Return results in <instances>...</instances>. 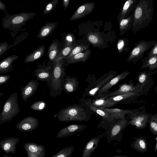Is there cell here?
I'll return each mask as SVG.
<instances>
[{
  "label": "cell",
  "instance_id": "obj_14",
  "mask_svg": "<svg viewBox=\"0 0 157 157\" xmlns=\"http://www.w3.org/2000/svg\"><path fill=\"white\" fill-rule=\"evenodd\" d=\"M95 6L93 2H86L82 5L76 10L71 17L69 21L83 18L91 13Z\"/></svg>",
  "mask_w": 157,
  "mask_h": 157
},
{
  "label": "cell",
  "instance_id": "obj_13",
  "mask_svg": "<svg viewBox=\"0 0 157 157\" xmlns=\"http://www.w3.org/2000/svg\"><path fill=\"white\" fill-rule=\"evenodd\" d=\"M134 84L132 82V80H131L129 84H123L120 85L117 90L109 93L105 96L106 95L109 98L132 92L139 93L140 91V84L138 83L135 86Z\"/></svg>",
  "mask_w": 157,
  "mask_h": 157
},
{
  "label": "cell",
  "instance_id": "obj_27",
  "mask_svg": "<svg viewBox=\"0 0 157 157\" xmlns=\"http://www.w3.org/2000/svg\"><path fill=\"white\" fill-rule=\"evenodd\" d=\"M134 19L133 11L127 18L121 20L119 23V28L121 35H123L132 27Z\"/></svg>",
  "mask_w": 157,
  "mask_h": 157
},
{
  "label": "cell",
  "instance_id": "obj_45",
  "mask_svg": "<svg viewBox=\"0 0 157 157\" xmlns=\"http://www.w3.org/2000/svg\"><path fill=\"white\" fill-rule=\"evenodd\" d=\"M10 77L11 76L10 75H6L0 76V85H2L6 83Z\"/></svg>",
  "mask_w": 157,
  "mask_h": 157
},
{
  "label": "cell",
  "instance_id": "obj_24",
  "mask_svg": "<svg viewBox=\"0 0 157 157\" xmlns=\"http://www.w3.org/2000/svg\"><path fill=\"white\" fill-rule=\"evenodd\" d=\"M58 24L56 22H48L40 29L36 37L43 39L50 35L55 30Z\"/></svg>",
  "mask_w": 157,
  "mask_h": 157
},
{
  "label": "cell",
  "instance_id": "obj_51",
  "mask_svg": "<svg viewBox=\"0 0 157 157\" xmlns=\"http://www.w3.org/2000/svg\"><path fill=\"white\" fill-rule=\"evenodd\" d=\"M155 91L157 94V84L155 89Z\"/></svg>",
  "mask_w": 157,
  "mask_h": 157
},
{
  "label": "cell",
  "instance_id": "obj_47",
  "mask_svg": "<svg viewBox=\"0 0 157 157\" xmlns=\"http://www.w3.org/2000/svg\"><path fill=\"white\" fill-rule=\"evenodd\" d=\"M46 105L45 103L43 101H40L39 106V110H42L44 109Z\"/></svg>",
  "mask_w": 157,
  "mask_h": 157
},
{
  "label": "cell",
  "instance_id": "obj_3",
  "mask_svg": "<svg viewBox=\"0 0 157 157\" xmlns=\"http://www.w3.org/2000/svg\"><path fill=\"white\" fill-rule=\"evenodd\" d=\"M36 14L34 12H21L14 14H6L2 19L3 28L13 31L18 30Z\"/></svg>",
  "mask_w": 157,
  "mask_h": 157
},
{
  "label": "cell",
  "instance_id": "obj_2",
  "mask_svg": "<svg viewBox=\"0 0 157 157\" xmlns=\"http://www.w3.org/2000/svg\"><path fill=\"white\" fill-rule=\"evenodd\" d=\"M93 114L89 109L79 103L63 108L55 116L60 121L87 122L90 119Z\"/></svg>",
  "mask_w": 157,
  "mask_h": 157
},
{
  "label": "cell",
  "instance_id": "obj_9",
  "mask_svg": "<svg viewBox=\"0 0 157 157\" xmlns=\"http://www.w3.org/2000/svg\"><path fill=\"white\" fill-rule=\"evenodd\" d=\"M79 102L80 104L89 109L93 113H96L101 116L102 119L107 123L112 124L114 122L115 119L113 116L106 110L105 108L93 105L88 98L86 99L82 98L79 100Z\"/></svg>",
  "mask_w": 157,
  "mask_h": 157
},
{
  "label": "cell",
  "instance_id": "obj_8",
  "mask_svg": "<svg viewBox=\"0 0 157 157\" xmlns=\"http://www.w3.org/2000/svg\"><path fill=\"white\" fill-rule=\"evenodd\" d=\"M144 109L133 114L128 116L129 119V124L134 126L136 129H143L145 128L148 123L151 114L146 113Z\"/></svg>",
  "mask_w": 157,
  "mask_h": 157
},
{
  "label": "cell",
  "instance_id": "obj_29",
  "mask_svg": "<svg viewBox=\"0 0 157 157\" xmlns=\"http://www.w3.org/2000/svg\"><path fill=\"white\" fill-rule=\"evenodd\" d=\"M113 76L114 75H112L108 76L103 80L101 81L90 89L88 91L84 94L82 98H85V97L86 96L94 97L98 90Z\"/></svg>",
  "mask_w": 157,
  "mask_h": 157
},
{
  "label": "cell",
  "instance_id": "obj_21",
  "mask_svg": "<svg viewBox=\"0 0 157 157\" xmlns=\"http://www.w3.org/2000/svg\"><path fill=\"white\" fill-rule=\"evenodd\" d=\"M137 2V0H125L117 16V20L118 22L128 16L134 10Z\"/></svg>",
  "mask_w": 157,
  "mask_h": 157
},
{
  "label": "cell",
  "instance_id": "obj_6",
  "mask_svg": "<svg viewBox=\"0 0 157 157\" xmlns=\"http://www.w3.org/2000/svg\"><path fill=\"white\" fill-rule=\"evenodd\" d=\"M155 40H142L136 43L127 58L128 62H137L144 57V54L155 45Z\"/></svg>",
  "mask_w": 157,
  "mask_h": 157
},
{
  "label": "cell",
  "instance_id": "obj_41",
  "mask_svg": "<svg viewBox=\"0 0 157 157\" xmlns=\"http://www.w3.org/2000/svg\"><path fill=\"white\" fill-rule=\"evenodd\" d=\"M128 40L127 39L120 40L118 42L117 47L119 52L122 53L124 50L127 52L130 48L127 47Z\"/></svg>",
  "mask_w": 157,
  "mask_h": 157
},
{
  "label": "cell",
  "instance_id": "obj_35",
  "mask_svg": "<svg viewBox=\"0 0 157 157\" xmlns=\"http://www.w3.org/2000/svg\"><path fill=\"white\" fill-rule=\"evenodd\" d=\"M64 88L66 92L74 93L77 88V82L73 78H67L64 85Z\"/></svg>",
  "mask_w": 157,
  "mask_h": 157
},
{
  "label": "cell",
  "instance_id": "obj_36",
  "mask_svg": "<svg viewBox=\"0 0 157 157\" xmlns=\"http://www.w3.org/2000/svg\"><path fill=\"white\" fill-rule=\"evenodd\" d=\"M59 51L58 43L54 41L51 44L48 49V56L49 59L53 62Z\"/></svg>",
  "mask_w": 157,
  "mask_h": 157
},
{
  "label": "cell",
  "instance_id": "obj_18",
  "mask_svg": "<svg viewBox=\"0 0 157 157\" xmlns=\"http://www.w3.org/2000/svg\"><path fill=\"white\" fill-rule=\"evenodd\" d=\"M113 117L114 119H122L125 115L129 116L140 112L144 109V106L132 109H124L118 108H105Z\"/></svg>",
  "mask_w": 157,
  "mask_h": 157
},
{
  "label": "cell",
  "instance_id": "obj_12",
  "mask_svg": "<svg viewBox=\"0 0 157 157\" xmlns=\"http://www.w3.org/2000/svg\"><path fill=\"white\" fill-rule=\"evenodd\" d=\"M38 119L32 116L24 117L16 125V128L22 132H29L35 129L39 125Z\"/></svg>",
  "mask_w": 157,
  "mask_h": 157
},
{
  "label": "cell",
  "instance_id": "obj_34",
  "mask_svg": "<svg viewBox=\"0 0 157 157\" xmlns=\"http://www.w3.org/2000/svg\"><path fill=\"white\" fill-rule=\"evenodd\" d=\"M87 36L88 41L94 46H99L102 44L104 43L101 36L98 33L93 32L89 33Z\"/></svg>",
  "mask_w": 157,
  "mask_h": 157
},
{
  "label": "cell",
  "instance_id": "obj_30",
  "mask_svg": "<svg viewBox=\"0 0 157 157\" xmlns=\"http://www.w3.org/2000/svg\"><path fill=\"white\" fill-rule=\"evenodd\" d=\"M131 147L141 153L146 152L147 151V144L145 138L140 137L136 138L131 144Z\"/></svg>",
  "mask_w": 157,
  "mask_h": 157
},
{
  "label": "cell",
  "instance_id": "obj_40",
  "mask_svg": "<svg viewBox=\"0 0 157 157\" xmlns=\"http://www.w3.org/2000/svg\"><path fill=\"white\" fill-rule=\"evenodd\" d=\"M59 0H53L47 4L44 10L43 14H48L53 10L56 7Z\"/></svg>",
  "mask_w": 157,
  "mask_h": 157
},
{
  "label": "cell",
  "instance_id": "obj_17",
  "mask_svg": "<svg viewBox=\"0 0 157 157\" xmlns=\"http://www.w3.org/2000/svg\"><path fill=\"white\" fill-rule=\"evenodd\" d=\"M130 74V73L129 72L125 71L113 78L108 82L104 85L98 90L94 97V98L103 97V95L104 93L107 91L109 89L119 82L124 79Z\"/></svg>",
  "mask_w": 157,
  "mask_h": 157
},
{
  "label": "cell",
  "instance_id": "obj_46",
  "mask_svg": "<svg viewBox=\"0 0 157 157\" xmlns=\"http://www.w3.org/2000/svg\"><path fill=\"white\" fill-rule=\"evenodd\" d=\"M70 0H63V5L64 10H66L69 6Z\"/></svg>",
  "mask_w": 157,
  "mask_h": 157
},
{
  "label": "cell",
  "instance_id": "obj_26",
  "mask_svg": "<svg viewBox=\"0 0 157 157\" xmlns=\"http://www.w3.org/2000/svg\"><path fill=\"white\" fill-rule=\"evenodd\" d=\"M45 52V46L40 45L33 52L26 56L24 62L29 63L33 62L40 58L44 55Z\"/></svg>",
  "mask_w": 157,
  "mask_h": 157
},
{
  "label": "cell",
  "instance_id": "obj_10",
  "mask_svg": "<svg viewBox=\"0 0 157 157\" xmlns=\"http://www.w3.org/2000/svg\"><path fill=\"white\" fill-rule=\"evenodd\" d=\"M63 63V59L54 63V66L51 79L52 87L55 90H59L61 87L62 79L64 73L63 69L62 68Z\"/></svg>",
  "mask_w": 157,
  "mask_h": 157
},
{
  "label": "cell",
  "instance_id": "obj_20",
  "mask_svg": "<svg viewBox=\"0 0 157 157\" xmlns=\"http://www.w3.org/2000/svg\"><path fill=\"white\" fill-rule=\"evenodd\" d=\"M107 132L101 133L98 136L91 139L86 144L82 154V157H90L92 153L97 148L101 139Z\"/></svg>",
  "mask_w": 157,
  "mask_h": 157
},
{
  "label": "cell",
  "instance_id": "obj_4",
  "mask_svg": "<svg viewBox=\"0 0 157 157\" xmlns=\"http://www.w3.org/2000/svg\"><path fill=\"white\" fill-rule=\"evenodd\" d=\"M17 93L11 94L6 100L0 114V124L11 120L20 112Z\"/></svg>",
  "mask_w": 157,
  "mask_h": 157
},
{
  "label": "cell",
  "instance_id": "obj_7",
  "mask_svg": "<svg viewBox=\"0 0 157 157\" xmlns=\"http://www.w3.org/2000/svg\"><path fill=\"white\" fill-rule=\"evenodd\" d=\"M157 73V70L155 71H149L147 72L144 71L140 72L137 75L138 83L140 84V96L146 94L150 90L154 84L152 75Z\"/></svg>",
  "mask_w": 157,
  "mask_h": 157
},
{
  "label": "cell",
  "instance_id": "obj_22",
  "mask_svg": "<svg viewBox=\"0 0 157 157\" xmlns=\"http://www.w3.org/2000/svg\"><path fill=\"white\" fill-rule=\"evenodd\" d=\"M18 138L8 137L3 139L0 141V147L7 154L11 153L14 154L16 152V145L19 141Z\"/></svg>",
  "mask_w": 157,
  "mask_h": 157
},
{
  "label": "cell",
  "instance_id": "obj_28",
  "mask_svg": "<svg viewBox=\"0 0 157 157\" xmlns=\"http://www.w3.org/2000/svg\"><path fill=\"white\" fill-rule=\"evenodd\" d=\"M141 69L148 68L149 71L157 70V54L144 59L141 66Z\"/></svg>",
  "mask_w": 157,
  "mask_h": 157
},
{
  "label": "cell",
  "instance_id": "obj_43",
  "mask_svg": "<svg viewBox=\"0 0 157 157\" xmlns=\"http://www.w3.org/2000/svg\"><path fill=\"white\" fill-rule=\"evenodd\" d=\"M8 45V44L7 41L0 43V57L7 50Z\"/></svg>",
  "mask_w": 157,
  "mask_h": 157
},
{
  "label": "cell",
  "instance_id": "obj_25",
  "mask_svg": "<svg viewBox=\"0 0 157 157\" xmlns=\"http://www.w3.org/2000/svg\"><path fill=\"white\" fill-rule=\"evenodd\" d=\"M18 58L17 56L14 55L7 57L1 61L0 63V73H4L12 70L13 68L12 64Z\"/></svg>",
  "mask_w": 157,
  "mask_h": 157
},
{
  "label": "cell",
  "instance_id": "obj_16",
  "mask_svg": "<svg viewBox=\"0 0 157 157\" xmlns=\"http://www.w3.org/2000/svg\"><path fill=\"white\" fill-rule=\"evenodd\" d=\"M45 60L43 64L37 65L38 68L33 71L34 75L37 78V80L48 82L51 79L52 71V68L50 66H46L45 65Z\"/></svg>",
  "mask_w": 157,
  "mask_h": 157
},
{
  "label": "cell",
  "instance_id": "obj_5",
  "mask_svg": "<svg viewBox=\"0 0 157 157\" xmlns=\"http://www.w3.org/2000/svg\"><path fill=\"white\" fill-rule=\"evenodd\" d=\"M112 125L110 130L106 133L107 143H110L113 140L120 141L123 136L122 132L129 124V119L128 116L122 119H118L115 123Z\"/></svg>",
  "mask_w": 157,
  "mask_h": 157
},
{
  "label": "cell",
  "instance_id": "obj_19",
  "mask_svg": "<svg viewBox=\"0 0 157 157\" xmlns=\"http://www.w3.org/2000/svg\"><path fill=\"white\" fill-rule=\"evenodd\" d=\"M24 147L28 155L27 157H44L45 150L44 146L34 143H26Z\"/></svg>",
  "mask_w": 157,
  "mask_h": 157
},
{
  "label": "cell",
  "instance_id": "obj_1",
  "mask_svg": "<svg viewBox=\"0 0 157 157\" xmlns=\"http://www.w3.org/2000/svg\"><path fill=\"white\" fill-rule=\"evenodd\" d=\"M153 0H139L133 10L132 31L134 34L147 27L153 20Z\"/></svg>",
  "mask_w": 157,
  "mask_h": 157
},
{
  "label": "cell",
  "instance_id": "obj_31",
  "mask_svg": "<svg viewBox=\"0 0 157 157\" xmlns=\"http://www.w3.org/2000/svg\"><path fill=\"white\" fill-rule=\"evenodd\" d=\"M90 53V50L87 49L84 52H81L67 59V62L70 63H75L80 62L84 63L88 58Z\"/></svg>",
  "mask_w": 157,
  "mask_h": 157
},
{
  "label": "cell",
  "instance_id": "obj_50",
  "mask_svg": "<svg viewBox=\"0 0 157 157\" xmlns=\"http://www.w3.org/2000/svg\"><path fill=\"white\" fill-rule=\"evenodd\" d=\"M156 139H157V142H156V145H155V151H157V138H156Z\"/></svg>",
  "mask_w": 157,
  "mask_h": 157
},
{
  "label": "cell",
  "instance_id": "obj_32",
  "mask_svg": "<svg viewBox=\"0 0 157 157\" xmlns=\"http://www.w3.org/2000/svg\"><path fill=\"white\" fill-rule=\"evenodd\" d=\"M76 45V43L74 44L65 47L60 50L54 59L53 62L54 63H56L61 60L64 59L70 53L72 48Z\"/></svg>",
  "mask_w": 157,
  "mask_h": 157
},
{
  "label": "cell",
  "instance_id": "obj_48",
  "mask_svg": "<svg viewBox=\"0 0 157 157\" xmlns=\"http://www.w3.org/2000/svg\"><path fill=\"white\" fill-rule=\"evenodd\" d=\"M6 5L3 2L0 1V9L1 10L7 13V11L6 10Z\"/></svg>",
  "mask_w": 157,
  "mask_h": 157
},
{
  "label": "cell",
  "instance_id": "obj_42",
  "mask_svg": "<svg viewBox=\"0 0 157 157\" xmlns=\"http://www.w3.org/2000/svg\"><path fill=\"white\" fill-rule=\"evenodd\" d=\"M75 37L71 33H68L65 36V46H67L74 44Z\"/></svg>",
  "mask_w": 157,
  "mask_h": 157
},
{
  "label": "cell",
  "instance_id": "obj_49",
  "mask_svg": "<svg viewBox=\"0 0 157 157\" xmlns=\"http://www.w3.org/2000/svg\"><path fill=\"white\" fill-rule=\"evenodd\" d=\"M113 157H127L126 156L124 155H117L112 156Z\"/></svg>",
  "mask_w": 157,
  "mask_h": 157
},
{
  "label": "cell",
  "instance_id": "obj_39",
  "mask_svg": "<svg viewBox=\"0 0 157 157\" xmlns=\"http://www.w3.org/2000/svg\"><path fill=\"white\" fill-rule=\"evenodd\" d=\"M88 48L87 46L83 44L76 45L72 48L69 54L64 59H68L82 51L87 49Z\"/></svg>",
  "mask_w": 157,
  "mask_h": 157
},
{
  "label": "cell",
  "instance_id": "obj_37",
  "mask_svg": "<svg viewBox=\"0 0 157 157\" xmlns=\"http://www.w3.org/2000/svg\"><path fill=\"white\" fill-rule=\"evenodd\" d=\"M74 149L73 146L66 147L61 150L52 157H70L72 155Z\"/></svg>",
  "mask_w": 157,
  "mask_h": 157
},
{
  "label": "cell",
  "instance_id": "obj_33",
  "mask_svg": "<svg viewBox=\"0 0 157 157\" xmlns=\"http://www.w3.org/2000/svg\"><path fill=\"white\" fill-rule=\"evenodd\" d=\"M108 97L105 95L93 99L88 98L89 101L93 105L99 107L107 108L109 103Z\"/></svg>",
  "mask_w": 157,
  "mask_h": 157
},
{
  "label": "cell",
  "instance_id": "obj_44",
  "mask_svg": "<svg viewBox=\"0 0 157 157\" xmlns=\"http://www.w3.org/2000/svg\"><path fill=\"white\" fill-rule=\"evenodd\" d=\"M157 54V41L152 47L149 52L147 53V56H150Z\"/></svg>",
  "mask_w": 157,
  "mask_h": 157
},
{
  "label": "cell",
  "instance_id": "obj_11",
  "mask_svg": "<svg viewBox=\"0 0 157 157\" xmlns=\"http://www.w3.org/2000/svg\"><path fill=\"white\" fill-rule=\"evenodd\" d=\"M140 96L138 93L132 92L124 94L109 97L108 108H110L117 104H126L131 102Z\"/></svg>",
  "mask_w": 157,
  "mask_h": 157
},
{
  "label": "cell",
  "instance_id": "obj_38",
  "mask_svg": "<svg viewBox=\"0 0 157 157\" xmlns=\"http://www.w3.org/2000/svg\"><path fill=\"white\" fill-rule=\"evenodd\" d=\"M149 129L154 135H157V114H151L149 121Z\"/></svg>",
  "mask_w": 157,
  "mask_h": 157
},
{
  "label": "cell",
  "instance_id": "obj_23",
  "mask_svg": "<svg viewBox=\"0 0 157 157\" xmlns=\"http://www.w3.org/2000/svg\"><path fill=\"white\" fill-rule=\"evenodd\" d=\"M39 83L37 80H31L24 87L21 88L22 99L25 102L32 96L36 91Z\"/></svg>",
  "mask_w": 157,
  "mask_h": 157
},
{
  "label": "cell",
  "instance_id": "obj_15",
  "mask_svg": "<svg viewBox=\"0 0 157 157\" xmlns=\"http://www.w3.org/2000/svg\"><path fill=\"white\" fill-rule=\"evenodd\" d=\"M86 125L73 124L62 128L58 133L56 138H60L69 136L76 133L83 131L86 128Z\"/></svg>",
  "mask_w": 157,
  "mask_h": 157
}]
</instances>
